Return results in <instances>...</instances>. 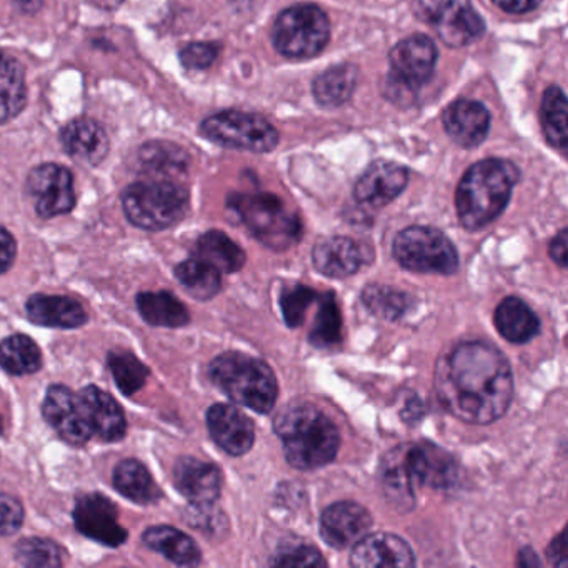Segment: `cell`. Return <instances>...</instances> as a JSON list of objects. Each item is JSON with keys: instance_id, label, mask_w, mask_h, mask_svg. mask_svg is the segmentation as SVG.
Here are the masks:
<instances>
[{"instance_id": "obj_30", "label": "cell", "mask_w": 568, "mask_h": 568, "mask_svg": "<svg viewBox=\"0 0 568 568\" xmlns=\"http://www.w3.org/2000/svg\"><path fill=\"white\" fill-rule=\"evenodd\" d=\"M195 255L221 274H234L245 264L244 251L221 231L205 232L195 245Z\"/></svg>"}, {"instance_id": "obj_7", "label": "cell", "mask_w": 568, "mask_h": 568, "mask_svg": "<svg viewBox=\"0 0 568 568\" xmlns=\"http://www.w3.org/2000/svg\"><path fill=\"white\" fill-rule=\"evenodd\" d=\"M229 205L251 234L274 251H285L301 241V219L275 195H232Z\"/></svg>"}, {"instance_id": "obj_36", "label": "cell", "mask_w": 568, "mask_h": 568, "mask_svg": "<svg viewBox=\"0 0 568 568\" xmlns=\"http://www.w3.org/2000/svg\"><path fill=\"white\" fill-rule=\"evenodd\" d=\"M142 169L155 179L174 178L181 174L187 168V155L178 145L168 144V142H151L142 148L141 154Z\"/></svg>"}, {"instance_id": "obj_2", "label": "cell", "mask_w": 568, "mask_h": 568, "mask_svg": "<svg viewBox=\"0 0 568 568\" xmlns=\"http://www.w3.org/2000/svg\"><path fill=\"white\" fill-rule=\"evenodd\" d=\"M385 494L397 505L415 501V490L422 487L448 488L457 480V464L437 445H405L385 455L381 464Z\"/></svg>"}, {"instance_id": "obj_6", "label": "cell", "mask_w": 568, "mask_h": 568, "mask_svg": "<svg viewBox=\"0 0 568 568\" xmlns=\"http://www.w3.org/2000/svg\"><path fill=\"white\" fill-rule=\"evenodd\" d=\"M125 215L135 227L164 231L179 224L189 211V194L168 179L135 182L122 195Z\"/></svg>"}, {"instance_id": "obj_17", "label": "cell", "mask_w": 568, "mask_h": 568, "mask_svg": "<svg viewBox=\"0 0 568 568\" xmlns=\"http://www.w3.org/2000/svg\"><path fill=\"white\" fill-rule=\"evenodd\" d=\"M351 565L358 568H408L415 565L410 545L398 535L378 531L354 545Z\"/></svg>"}, {"instance_id": "obj_35", "label": "cell", "mask_w": 568, "mask_h": 568, "mask_svg": "<svg viewBox=\"0 0 568 568\" xmlns=\"http://www.w3.org/2000/svg\"><path fill=\"white\" fill-rule=\"evenodd\" d=\"M0 367L12 375L36 374L42 367L41 348L28 335H11L0 342Z\"/></svg>"}, {"instance_id": "obj_48", "label": "cell", "mask_w": 568, "mask_h": 568, "mask_svg": "<svg viewBox=\"0 0 568 568\" xmlns=\"http://www.w3.org/2000/svg\"><path fill=\"white\" fill-rule=\"evenodd\" d=\"M567 242L568 235L567 231L564 229V231L558 232L557 237L551 241L550 251H548L551 261H554L555 264L560 265V267H565V265H567Z\"/></svg>"}, {"instance_id": "obj_23", "label": "cell", "mask_w": 568, "mask_h": 568, "mask_svg": "<svg viewBox=\"0 0 568 568\" xmlns=\"http://www.w3.org/2000/svg\"><path fill=\"white\" fill-rule=\"evenodd\" d=\"M314 267L325 277L345 278L361 271L367 262L361 244L348 237H328L312 251Z\"/></svg>"}, {"instance_id": "obj_22", "label": "cell", "mask_w": 568, "mask_h": 568, "mask_svg": "<svg viewBox=\"0 0 568 568\" xmlns=\"http://www.w3.org/2000/svg\"><path fill=\"white\" fill-rule=\"evenodd\" d=\"M444 128L455 144L477 148L490 131V112L480 102L460 99L444 112Z\"/></svg>"}, {"instance_id": "obj_43", "label": "cell", "mask_w": 568, "mask_h": 568, "mask_svg": "<svg viewBox=\"0 0 568 568\" xmlns=\"http://www.w3.org/2000/svg\"><path fill=\"white\" fill-rule=\"evenodd\" d=\"M24 524V507L12 495L0 494V535H12Z\"/></svg>"}, {"instance_id": "obj_39", "label": "cell", "mask_w": 568, "mask_h": 568, "mask_svg": "<svg viewBox=\"0 0 568 568\" xmlns=\"http://www.w3.org/2000/svg\"><path fill=\"white\" fill-rule=\"evenodd\" d=\"M109 367L119 390L128 397L141 390L148 382L149 368L131 352H112L109 355Z\"/></svg>"}, {"instance_id": "obj_37", "label": "cell", "mask_w": 568, "mask_h": 568, "mask_svg": "<svg viewBox=\"0 0 568 568\" xmlns=\"http://www.w3.org/2000/svg\"><path fill=\"white\" fill-rule=\"evenodd\" d=\"M317 314L308 341L318 348L334 347L342 341V314L334 294L317 297Z\"/></svg>"}, {"instance_id": "obj_38", "label": "cell", "mask_w": 568, "mask_h": 568, "mask_svg": "<svg viewBox=\"0 0 568 568\" xmlns=\"http://www.w3.org/2000/svg\"><path fill=\"white\" fill-rule=\"evenodd\" d=\"M362 302L372 315L384 321H397L408 311V295L387 285H367Z\"/></svg>"}, {"instance_id": "obj_27", "label": "cell", "mask_w": 568, "mask_h": 568, "mask_svg": "<svg viewBox=\"0 0 568 568\" xmlns=\"http://www.w3.org/2000/svg\"><path fill=\"white\" fill-rule=\"evenodd\" d=\"M142 540L152 550L164 555L172 564L181 565V567H194V565L201 564V548L179 528L159 525V527L145 530Z\"/></svg>"}, {"instance_id": "obj_49", "label": "cell", "mask_w": 568, "mask_h": 568, "mask_svg": "<svg viewBox=\"0 0 568 568\" xmlns=\"http://www.w3.org/2000/svg\"><path fill=\"white\" fill-rule=\"evenodd\" d=\"M518 565H520V567H538V565H540V558H538V555L535 554L531 548H525V550H521L520 555H518Z\"/></svg>"}, {"instance_id": "obj_26", "label": "cell", "mask_w": 568, "mask_h": 568, "mask_svg": "<svg viewBox=\"0 0 568 568\" xmlns=\"http://www.w3.org/2000/svg\"><path fill=\"white\" fill-rule=\"evenodd\" d=\"M495 327L505 341L527 344L540 332V321L521 298L507 297L495 311Z\"/></svg>"}, {"instance_id": "obj_40", "label": "cell", "mask_w": 568, "mask_h": 568, "mask_svg": "<svg viewBox=\"0 0 568 568\" xmlns=\"http://www.w3.org/2000/svg\"><path fill=\"white\" fill-rule=\"evenodd\" d=\"M19 565L29 568H58L62 565L61 548L48 538H24L14 550Z\"/></svg>"}, {"instance_id": "obj_10", "label": "cell", "mask_w": 568, "mask_h": 568, "mask_svg": "<svg viewBox=\"0 0 568 568\" xmlns=\"http://www.w3.org/2000/svg\"><path fill=\"white\" fill-rule=\"evenodd\" d=\"M414 12L450 48L471 44L485 32L484 19L470 0H414Z\"/></svg>"}, {"instance_id": "obj_46", "label": "cell", "mask_w": 568, "mask_h": 568, "mask_svg": "<svg viewBox=\"0 0 568 568\" xmlns=\"http://www.w3.org/2000/svg\"><path fill=\"white\" fill-rule=\"evenodd\" d=\"M495 6L508 14H527L540 6L541 0H494Z\"/></svg>"}, {"instance_id": "obj_16", "label": "cell", "mask_w": 568, "mask_h": 568, "mask_svg": "<svg viewBox=\"0 0 568 568\" xmlns=\"http://www.w3.org/2000/svg\"><path fill=\"white\" fill-rule=\"evenodd\" d=\"M372 515L355 501H337L322 514L321 535L332 548L354 547L372 528Z\"/></svg>"}, {"instance_id": "obj_31", "label": "cell", "mask_w": 568, "mask_h": 568, "mask_svg": "<svg viewBox=\"0 0 568 568\" xmlns=\"http://www.w3.org/2000/svg\"><path fill=\"white\" fill-rule=\"evenodd\" d=\"M114 487L135 504H155L161 498V490L152 478L151 471L141 462H121L114 470Z\"/></svg>"}, {"instance_id": "obj_3", "label": "cell", "mask_w": 568, "mask_h": 568, "mask_svg": "<svg viewBox=\"0 0 568 568\" xmlns=\"http://www.w3.org/2000/svg\"><path fill=\"white\" fill-rule=\"evenodd\" d=\"M274 430L284 445L288 464L298 470L331 464L341 447V434L334 422L312 405L285 407L275 418Z\"/></svg>"}, {"instance_id": "obj_24", "label": "cell", "mask_w": 568, "mask_h": 568, "mask_svg": "<svg viewBox=\"0 0 568 568\" xmlns=\"http://www.w3.org/2000/svg\"><path fill=\"white\" fill-rule=\"evenodd\" d=\"M61 141L72 159L89 165L101 164L109 152L108 134L91 119H78L65 125Z\"/></svg>"}, {"instance_id": "obj_5", "label": "cell", "mask_w": 568, "mask_h": 568, "mask_svg": "<svg viewBox=\"0 0 568 568\" xmlns=\"http://www.w3.org/2000/svg\"><path fill=\"white\" fill-rule=\"evenodd\" d=\"M209 375L235 404L257 414H268L274 408L278 395L277 378L265 362L229 352L211 362Z\"/></svg>"}, {"instance_id": "obj_19", "label": "cell", "mask_w": 568, "mask_h": 568, "mask_svg": "<svg viewBox=\"0 0 568 568\" xmlns=\"http://www.w3.org/2000/svg\"><path fill=\"white\" fill-rule=\"evenodd\" d=\"M408 184V171L394 162H375L355 182L354 197L368 207H384L398 197Z\"/></svg>"}, {"instance_id": "obj_13", "label": "cell", "mask_w": 568, "mask_h": 568, "mask_svg": "<svg viewBox=\"0 0 568 568\" xmlns=\"http://www.w3.org/2000/svg\"><path fill=\"white\" fill-rule=\"evenodd\" d=\"M437 48L427 36L415 34L398 42L390 52V79L405 91H417L434 75Z\"/></svg>"}, {"instance_id": "obj_9", "label": "cell", "mask_w": 568, "mask_h": 568, "mask_svg": "<svg viewBox=\"0 0 568 568\" xmlns=\"http://www.w3.org/2000/svg\"><path fill=\"white\" fill-rule=\"evenodd\" d=\"M394 257L417 274L452 275L458 268L457 248L444 232L422 225L405 229L395 237Z\"/></svg>"}, {"instance_id": "obj_32", "label": "cell", "mask_w": 568, "mask_h": 568, "mask_svg": "<svg viewBox=\"0 0 568 568\" xmlns=\"http://www.w3.org/2000/svg\"><path fill=\"white\" fill-rule=\"evenodd\" d=\"M357 85V69L354 65H335L322 72L312 85L315 99L324 108H338L354 94Z\"/></svg>"}, {"instance_id": "obj_18", "label": "cell", "mask_w": 568, "mask_h": 568, "mask_svg": "<svg viewBox=\"0 0 568 568\" xmlns=\"http://www.w3.org/2000/svg\"><path fill=\"white\" fill-rule=\"evenodd\" d=\"M207 428L212 440L229 455L247 454L254 445V424L234 405H212L207 412Z\"/></svg>"}, {"instance_id": "obj_41", "label": "cell", "mask_w": 568, "mask_h": 568, "mask_svg": "<svg viewBox=\"0 0 568 568\" xmlns=\"http://www.w3.org/2000/svg\"><path fill=\"white\" fill-rule=\"evenodd\" d=\"M317 301V292L305 285H294L285 288L281 297L282 314L285 324L291 328L301 327L304 324L305 314L308 307Z\"/></svg>"}, {"instance_id": "obj_25", "label": "cell", "mask_w": 568, "mask_h": 568, "mask_svg": "<svg viewBox=\"0 0 568 568\" xmlns=\"http://www.w3.org/2000/svg\"><path fill=\"white\" fill-rule=\"evenodd\" d=\"M34 324L54 328H78L88 322L84 307L74 298L62 295H32L26 304Z\"/></svg>"}, {"instance_id": "obj_12", "label": "cell", "mask_w": 568, "mask_h": 568, "mask_svg": "<svg viewBox=\"0 0 568 568\" xmlns=\"http://www.w3.org/2000/svg\"><path fill=\"white\" fill-rule=\"evenodd\" d=\"M28 194L39 217L52 219L69 214L75 205L74 178L58 164H42L28 178Z\"/></svg>"}, {"instance_id": "obj_8", "label": "cell", "mask_w": 568, "mask_h": 568, "mask_svg": "<svg viewBox=\"0 0 568 568\" xmlns=\"http://www.w3.org/2000/svg\"><path fill=\"white\" fill-rule=\"evenodd\" d=\"M274 45L288 59H311L321 54L331 38L327 16L314 4L285 9L274 26Z\"/></svg>"}, {"instance_id": "obj_45", "label": "cell", "mask_w": 568, "mask_h": 568, "mask_svg": "<svg viewBox=\"0 0 568 568\" xmlns=\"http://www.w3.org/2000/svg\"><path fill=\"white\" fill-rule=\"evenodd\" d=\"M18 244L6 229L0 227V274H4L14 265Z\"/></svg>"}, {"instance_id": "obj_11", "label": "cell", "mask_w": 568, "mask_h": 568, "mask_svg": "<svg viewBox=\"0 0 568 568\" xmlns=\"http://www.w3.org/2000/svg\"><path fill=\"white\" fill-rule=\"evenodd\" d=\"M201 132L215 144L239 151L271 152L278 144V134L261 115L224 111L205 119Z\"/></svg>"}, {"instance_id": "obj_4", "label": "cell", "mask_w": 568, "mask_h": 568, "mask_svg": "<svg viewBox=\"0 0 568 568\" xmlns=\"http://www.w3.org/2000/svg\"><path fill=\"white\" fill-rule=\"evenodd\" d=\"M518 169L500 159L471 165L458 184L455 205L458 221L467 231H480L495 221L510 202Z\"/></svg>"}, {"instance_id": "obj_42", "label": "cell", "mask_w": 568, "mask_h": 568, "mask_svg": "<svg viewBox=\"0 0 568 568\" xmlns=\"http://www.w3.org/2000/svg\"><path fill=\"white\" fill-rule=\"evenodd\" d=\"M275 567H325L321 551L307 544L284 545L271 561Z\"/></svg>"}, {"instance_id": "obj_50", "label": "cell", "mask_w": 568, "mask_h": 568, "mask_svg": "<svg viewBox=\"0 0 568 568\" xmlns=\"http://www.w3.org/2000/svg\"><path fill=\"white\" fill-rule=\"evenodd\" d=\"M16 4L24 12H36L41 8V0H14Z\"/></svg>"}, {"instance_id": "obj_34", "label": "cell", "mask_w": 568, "mask_h": 568, "mask_svg": "<svg viewBox=\"0 0 568 568\" xmlns=\"http://www.w3.org/2000/svg\"><path fill=\"white\" fill-rule=\"evenodd\" d=\"M175 277L197 301H211L221 292V272L202 258H189L175 267Z\"/></svg>"}, {"instance_id": "obj_21", "label": "cell", "mask_w": 568, "mask_h": 568, "mask_svg": "<svg viewBox=\"0 0 568 568\" xmlns=\"http://www.w3.org/2000/svg\"><path fill=\"white\" fill-rule=\"evenodd\" d=\"M174 481L178 490L199 507L214 504L222 490L219 467L194 457L179 458L174 468Z\"/></svg>"}, {"instance_id": "obj_47", "label": "cell", "mask_w": 568, "mask_h": 568, "mask_svg": "<svg viewBox=\"0 0 568 568\" xmlns=\"http://www.w3.org/2000/svg\"><path fill=\"white\" fill-rule=\"evenodd\" d=\"M547 557L555 567H567V545H565V531H560L547 548Z\"/></svg>"}, {"instance_id": "obj_1", "label": "cell", "mask_w": 568, "mask_h": 568, "mask_svg": "<svg viewBox=\"0 0 568 568\" xmlns=\"http://www.w3.org/2000/svg\"><path fill=\"white\" fill-rule=\"evenodd\" d=\"M434 385L442 407L465 424L498 420L514 398L507 357L484 342L455 345L438 361Z\"/></svg>"}, {"instance_id": "obj_28", "label": "cell", "mask_w": 568, "mask_h": 568, "mask_svg": "<svg viewBox=\"0 0 568 568\" xmlns=\"http://www.w3.org/2000/svg\"><path fill=\"white\" fill-rule=\"evenodd\" d=\"M28 102L26 72L18 59L0 51V124L21 114Z\"/></svg>"}, {"instance_id": "obj_14", "label": "cell", "mask_w": 568, "mask_h": 568, "mask_svg": "<svg viewBox=\"0 0 568 568\" xmlns=\"http://www.w3.org/2000/svg\"><path fill=\"white\" fill-rule=\"evenodd\" d=\"M42 414L48 424L69 444L79 447V445L88 444L94 437L88 420H85L79 395L65 385L49 387L44 404H42Z\"/></svg>"}, {"instance_id": "obj_15", "label": "cell", "mask_w": 568, "mask_h": 568, "mask_svg": "<svg viewBox=\"0 0 568 568\" xmlns=\"http://www.w3.org/2000/svg\"><path fill=\"white\" fill-rule=\"evenodd\" d=\"M75 527L92 540L119 547L128 540V530L119 521L118 508L101 494L79 498L74 510Z\"/></svg>"}, {"instance_id": "obj_33", "label": "cell", "mask_w": 568, "mask_h": 568, "mask_svg": "<svg viewBox=\"0 0 568 568\" xmlns=\"http://www.w3.org/2000/svg\"><path fill=\"white\" fill-rule=\"evenodd\" d=\"M540 119L548 144L564 152L568 142V104L565 92L557 85L545 91Z\"/></svg>"}, {"instance_id": "obj_29", "label": "cell", "mask_w": 568, "mask_h": 568, "mask_svg": "<svg viewBox=\"0 0 568 568\" xmlns=\"http://www.w3.org/2000/svg\"><path fill=\"white\" fill-rule=\"evenodd\" d=\"M138 308L154 327H184L191 321L185 305L169 292H142L138 295Z\"/></svg>"}, {"instance_id": "obj_44", "label": "cell", "mask_w": 568, "mask_h": 568, "mask_svg": "<svg viewBox=\"0 0 568 568\" xmlns=\"http://www.w3.org/2000/svg\"><path fill=\"white\" fill-rule=\"evenodd\" d=\"M219 48L217 44H211V42H199V44H191L187 48L182 49L181 62L187 69H207L214 64L217 59Z\"/></svg>"}, {"instance_id": "obj_20", "label": "cell", "mask_w": 568, "mask_h": 568, "mask_svg": "<svg viewBox=\"0 0 568 568\" xmlns=\"http://www.w3.org/2000/svg\"><path fill=\"white\" fill-rule=\"evenodd\" d=\"M85 420L94 437L104 442H118L125 435V415L112 395L95 385L78 392Z\"/></svg>"}]
</instances>
